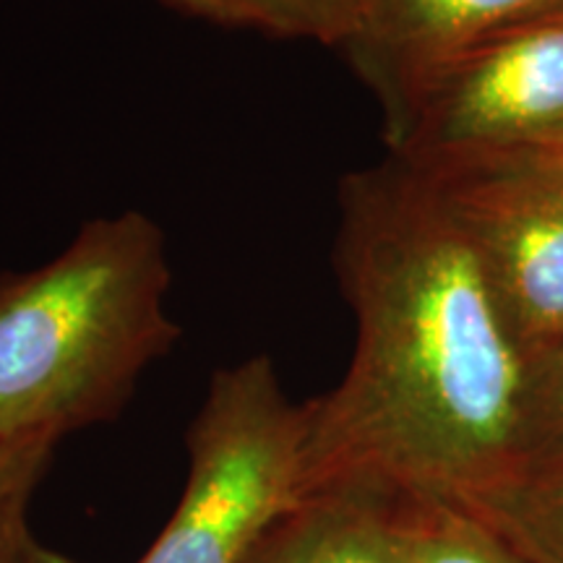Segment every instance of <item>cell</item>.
Returning a JSON list of instances; mask_svg holds the SVG:
<instances>
[{"instance_id":"cell-1","label":"cell","mask_w":563,"mask_h":563,"mask_svg":"<svg viewBox=\"0 0 563 563\" xmlns=\"http://www.w3.org/2000/svg\"><path fill=\"white\" fill-rule=\"evenodd\" d=\"M334 269L355 352L308 399L306 496L363 488L477 509L527 470L532 355L433 183L405 162L344 175Z\"/></svg>"},{"instance_id":"cell-2","label":"cell","mask_w":563,"mask_h":563,"mask_svg":"<svg viewBox=\"0 0 563 563\" xmlns=\"http://www.w3.org/2000/svg\"><path fill=\"white\" fill-rule=\"evenodd\" d=\"M170 253L139 209L81 224L58 256L0 277V441L58 446L115 420L183 329Z\"/></svg>"},{"instance_id":"cell-3","label":"cell","mask_w":563,"mask_h":563,"mask_svg":"<svg viewBox=\"0 0 563 563\" xmlns=\"http://www.w3.org/2000/svg\"><path fill=\"white\" fill-rule=\"evenodd\" d=\"M306 441L308 407L287 397L269 355L217 371L186 433L178 509L136 563H249L306 501Z\"/></svg>"},{"instance_id":"cell-4","label":"cell","mask_w":563,"mask_h":563,"mask_svg":"<svg viewBox=\"0 0 563 563\" xmlns=\"http://www.w3.org/2000/svg\"><path fill=\"white\" fill-rule=\"evenodd\" d=\"M384 141L412 167L563 154V13L443 63L384 118Z\"/></svg>"},{"instance_id":"cell-5","label":"cell","mask_w":563,"mask_h":563,"mask_svg":"<svg viewBox=\"0 0 563 563\" xmlns=\"http://www.w3.org/2000/svg\"><path fill=\"white\" fill-rule=\"evenodd\" d=\"M415 170L467 235L532 361L561 344L563 162L506 157Z\"/></svg>"},{"instance_id":"cell-6","label":"cell","mask_w":563,"mask_h":563,"mask_svg":"<svg viewBox=\"0 0 563 563\" xmlns=\"http://www.w3.org/2000/svg\"><path fill=\"white\" fill-rule=\"evenodd\" d=\"M555 13L563 0H361L340 51L386 118L443 63Z\"/></svg>"},{"instance_id":"cell-7","label":"cell","mask_w":563,"mask_h":563,"mask_svg":"<svg viewBox=\"0 0 563 563\" xmlns=\"http://www.w3.org/2000/svg\"><path fill=\"white\" fill-rule=\"evenodd\" d=\"M249 563H402L394 498L363 488L311 493L272 527Z\"/></svg>"},{"instance_id":"cell-8","label":"cell","mask_w":563,"mask_h":563,"mask_svg":"<svg viewBox=\"0 0 563 563\" xmlns=\"http://www.w3.org/2000/svg\"><path fill=\"white\" fill-rule=\"evenodd\" d=\"M402 563H527L481 514L443 501L394 498Z\"/></svg>"},{"instance_id":"cell-9","label":"cell","mask_w":563,"mask_h":563,"mask_svg":"<svg viewBox=\"0 0 563 563\" xmlns=\"http://www.w3.org/2000/svg\"><path fill=\"white\" fill-rule=\"evenodd\" d=\"M475 511L527 563H563V462L527 470Z\"/></svg>"},{"instance_id":"cell-10","label":"cell","mask_w":563,"mask_h":563,"mask_svg":"<svg viewBox=\"0 0 563 563\" xmlns=\"http://www.w3.org/2000/svg\"><path fill=\"white\" fill-rule=\"evenodd\" d=\"M214 24L243 26L272 37L313 40L342 47L355 30L361 0H165Z\"/></svg>"},{"instance_id":"cell-11","label":"cell","mask_w":563,"mask_h":563,"mask_svg":"<svg viewBox=\"0 0 563 563\" xmlns=\"http://www.w3.org/2000/svg\"><path fill=\"white\" fill-rule=\"evenodd\" d=\"M563 462V342L532 363L527 470ZM525 470V473H527Z\"/></svg>"},{"instance_id":"cell-12","label":"cell","mask_w":563,"mask_h":563,"mask_svg":"<svg viewBox=\"0 0 563 563\" xmlns=\"http://www.w3.org/2000/svg\"><path fill=\"white\" fill-rule=\"evenodd\" d=\"M53 446L0 441V517L19 504H30L34 485L53 460Z\"/></svg>"},{"instance_id":"cell-13","label":"cell","mask_w":563,"mask_h":563,"mask_svg":"<svg viewBox=\"0 0 563 563\" xmlns=\"http://www.w3.org/2000/svg\"><path fill=\"white\" fill-rule=\"evenodd\" d=\"M26 504L13 506L0 517V563H26L32 534L26 530Z\"/></svg>"},{"instance_id":"cell-14","label":"cell","mask_w":563,"mask_h":563,"mask_svg":"<svg viewBox=\"0 0 563 563\" xmlns=\"http://www.w3.org/2000/svg\"><path fill=\"white\" fill-rule=\"evenodd\" d=\"M26 563H76L66 559V555H60L58 551H51V548L40 545L37 540L32 538L30 548H26Z\"/></svg>"},{"instance_id":"cell-15","label":"cell","mask_w":563,"mask_h":563,"mask_svg":"<svg viewBox=\"0 0 563 563\" xmlns=\"http://www.w3.org/2000/svg\"><path fill=\"white\" fill-rule=\"evenodd\" d=\"M548 159H555V162H563V154H553V157H548Z\"/></svg>"}]
</instances>
